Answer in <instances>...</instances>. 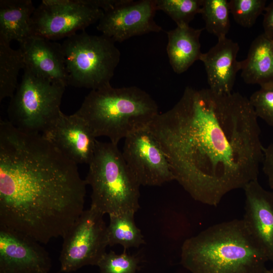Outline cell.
Wrapping results in <instances>:
<instances>
[{
  "mask_svg": "<svg viewBox=\"0 0 273 273\" xmlns=\"http://www.w3.org/2000/svg\"><path fill=\"white\" fill-rule=\"evenodd\" d=\"M271 46H272V51H273V39L272 40Z\"/></svg>",
  "mask_w": 273,
  "mask_h": 273,
  "instance_id": "cell-30",
  "label": "cell"
},
{
  "mask_svg": "<svg viewBox=\"0 0 273 273\" xmlns=\"http://www.w3.org/2000/svg\"><path fill=\"white\" fill-rule=\"evenodd\" d=\"M24 65L20 50H14L10 43L0 41V101L13 97L19 84L20 71Z\"/></svg>",
  "mask_w": 273,
  "mask_h": 273,
  "instance_id": "cell-21",
  "label": "cell"
},
{
  "mask_svg": "<svg viewBox=\"0 0 273 273\" xmlns=\"http://www.w3.org/2000/svg\"><path fill=\"white\" fill-rule=\"evenodd\" d=\"M229 2L227 0H203L201 14L205 28L218 39L226 37L231 27Z\"/></svg>",
  "mask_w": 273,
  "mask_h": 273,
  "instance_id": "cell-22",
  "label": "cell"
},
{
  "mask_svg": "<svg viewBox=\"0 0 273 273\" xmlns=\"http://www.w3.org/2000/svg\"><path fill=\"white\" fill-rule=\"evenodd\" d=\"M203 29L183 25L166 32V52L170 64L176 73L186 71L195 62L200 60L202 53L200 36Z\"/></svg>",
  "mask_w": 273,
  "mask_h": 273,
  "instance_id": "cell-17",
  "label": "cell"
},
{
  "mask_svg": "<svg viewBox=\"0 0 273 273\" xmlns=\"http://www.w3.org/2000/svg\"><path fill=\"white\" fill-rule=\"evenodd\" d=\"M33 239L0 227V273H48L51 258Z\"/></svg>",
  "mask_w": 273,
  "mask_h": 273,
  "instance_id": "cell-12",
  "label": "cell"
},
{
  "mask_svg": "<svg viewBox=\"0 0 273 273\" xmlns=\"http://www.w3.org/2000/svg\"><path fill=\"white\" fill-rule=\"evenodd\" d=\"M172 172L195 200L217 206L229 192L257 179L263 147L257 117L238 92L186 87L149 126Z\"/></svg>",
  "mask_w": 273,
  "mask_h": 273,
  "instance_id": "cell-1",
  "label": "cell"
},
{
  "mask_svg": "<svg viewBox=\"0 0 273 273\" xmlns=\"http://www.w3.org/2000/svg\"><path fill=\"white\" fill-rule=\"evenodd\" d=\"M239 46L226 37L218 38L216 44L200 58L205 66L209 88L220 94L232 93L241 61L237 60Z\"/></svg>",
  "mask_w": 273,
  "mask_h": 273,
  "instance_id": "cell-16",
  "label": "cell"
},
{
  "mask_svg": "<svg viewBox=\"0 0 273 273\" xmlns=\"http://www.w3.org/2000/svg\"><path fill=\"white\" fill-rule=\"evenodd\" d=\"M77 164L89 165L94 157L97 140L86 122L75 113H61L54 126L42 134Z\"/></svg>",
  "mask_w": 273,
  "mask_h": 273,
  "instance_id": "cell-13",
  "label": "cell"
},
{
  "mask_svg": "<svg viewBox=\"0 0 273 273\" xmlns=\"http://www.w3.org/2000/svg\"><path fill=\"white\" fill-rule=\"evenodd\" d=\"M139 263L136 255L128 254L125 250L121 254L110 251L103 255L97 266L100 273H136Z\"/></svg>",
  "mask_w": 273,
  "mask_h": 273,
  "instance_id": "cell-25",
  "label": "cell"
},
{
  "mask_svg": "<svg viewBox=\"0 0 273 273\" xmlns=\"http://www.w3.org/2000/svg\"><path fill=\"white\" fill-rule=\"evenodd\" d=\"M61 46L69 85L91 90L111 85L121 56L113 40L83 31L65 38Z\"/></svg>",
  "mask_w": 273,
  "mask_h": 273,
  "instance_id": "cell-6",
  "label": "cell"
},
{
  "mask_svg": "<svg viewBox=\"0 0 273 273\" xmlns=\"http://www.w3.org/2000/svg\"><path fill=\"white\" fill-rule=\"evenodd\" d=\"M88 165L84 180L92 190L90 207L104 215L135 213L140 208L141 185L117 145L97 141Z\"/></svg>",
  "mask_w": 273,
  "mask_h": 273,
  "instance_id": "cell-5",
  "label": "cell"
},
{
  "mask_svg": "<svg viewBox=\"0 0 273 273\" xmlns=\"http://www.w3.org/2000/svg\"><path fill=\"white\" fill-rule=\"evenodd\" d=\"M263 171L266 175L269 186L273 191V142L263 148Z\"/></svg>",
  "mask_w": 273,
  "mask_h": 273,
  "instance_id": "cell-27",
  "label": "cell"
},
{
  "mask_svg": "<svg viewBox=\"0 0 273 273\" xmlns=\"http://www.w3.org/2000/svg\"><path fill=\"white\" fill-rule=\"evenodd\" d=\"M264 12L262 23L263 33L273 39V1L266 6Z\"/></svg>",
  "mask_w": 273,
  "mask_h": 273,
  "instance_id": "cell-28",
  "label": "cell"
},
{
  "mask_svg": "<svg viewBox=\"0 0 273 273\" xmlns=\"http://www.w3.org/2000/svg\"><path fill=\"white\" fill-rule=\"evenodd\" d=\"M35 9L31 0L0 1V41L19 43L31 36V21Z\"/></svg>",
  "mask_w": 273,
  "mask_h": 273,
  "instance_id": "cell-18",
  "label": "cell"
},
{
  "mask_svg": "<svg viewBox=\"0 0 273 273\" xmlns=\"http://www.w3.org/2000/svg\"><path fill=\"white\" fill-rule=\"evenodd\" d=\"M121 152L141 186H161L175 180L166 154L148 127L126 137Z\"/></svg>",
  "mask_w": 273,
  "mask_h": 273,
  "instance_id": "cell-10",
  "label": "cell"
},
{
  "mask_svg": "<svg viewBox=\"0 0 273 273\" xmlns=\"http://www.w3.org/2000/svg\"><path fill=\"white\" fill-rule=\"evenodd\" d=\"M103 216L92 207L84 210L63 236L59 257L61 271L70 272L86 265L97 266L108 246Z\"/></svg>",
  "mask_w": 273,
  "mask_h": 273,
  "instance_id": "cell-9",
  "label": "cell"
},
{
  "mask_svg": "<svg viewBox=\"0 0 273 273\" xmlns=\"http://www.w3.org/2000/svg\"><path fill=\"white\" fill-rule=\"evenodd\" d=\"M267 261L243 219L211 226L181 247L180 262L192 273H265Z\"/></svg>",
  "mask_w": 273,
  "mask_h": 273,
  "instance_id": "cell-3",
  "label": "cell"
},
{
  "mask_svg": "<svg viewBox=\"0 0 273 273\" xmlns=\"http://www.w3.org/2000/svg\"><path fill=\"white\" fill-rule=\"evenodd\" d=\"M75 113L96 138L108 137L115 145L149 127L159 114L157 103L145 90L135 86L116 88L111 85L91 90Z\"/></svg>",
  "mask_w": 273,
  "mask_h": 273,
  "instance_id": "cell-4",
  "label": "cell"
},
{
  "mask_svg": "<svg viewBox=\"0 0 273 273\" xmlns=\"http://www.w3.org/2000/svg\"><path fill=\"white\" fill-rule=\"evenodd\" d=\"M272 39L263 33L252 42L247 58L241 61L245 83L261 87L273 82Z\"/></svg>",
  "mask_w": 273,
  "mask_h": 273,
  "instance_id": "cell-19",
  "label": "cell"
},
{
  "mask_svg": "<svg viewBox=\"0 0 273 273\" xmlns=\"http://www.w3.org/2000/svg\"><path fill=\"white\" fill-rule=\"evenodd\" d=\"M77 164L40 133L0 120V227L39 243L63 237L84 211Z\"/></svg>",
  "mask_w": 273,
  "mask_h": 273,
  "instance_id": "cell-2",
  "label": "cell"
},
{
  "mask_svg": "<svg viewBox=\"0 0 273 273\" xmlns=\"http://www.w3.org/2000/svg\"><path fill=\"white\" fill-rule=\"evenodd\" d=\"M229 2L230 13L240 26L251 27L257 18L264 11L265 0H231Z\"/></svg>",
  "mask_w": 273,
  "mask_h": 273,
  "instance_id": "cell-24",
  "label": "cell"
},
{
  "mask_svg": "<svg viewBox=\"0 0 273 273\" xmlns=\"http://www.w3.org/2000/svg\"><path fill=\"white\" fill-rule=\"evenodd\" d=\"M243 189L245 203L243 220L273 264V191L264 189L257 179L249 182Z\"/></svg>",
  "mask_w": 273,
  "mask_h": 273,
  "instance_id": "cell-14",
  "label": "cell"
},
{
  "mask_svg": "<svg viewBox=\"0 0 273 273\" xmlns=\"http://www.w3.org/2000/svg\"><path fill=\"white\" fill-rule=\"evenodd\" d=\"M19 44L24 67L53 82L69 85L61 43L31 35Z\"/></svg>",
  "mask_w": 273,
  "mask_h": 273,
  "instance_id": "cell-15",
  "label": "cell"
},
{
  "mask_svg": "<svg viewBox=\"0 0 273 273\" xmlns=\"http://www.w3.org/2000/svg\"><path fill=\"white\" fill-rule=\"evenodd\" d=\"M22 79L8 108V120L18 129L46 134L62 112L66 86L43 78L24 67Z\"/></svg>",
  "mask_w": 273,
  "mask_h": 273,
  "instance_id": "cell-7",
  "label": "cell"
},
{
  "mask_svg": "<svg viewBox=\"0 0 273 273\" xmlns=\"http://www.w3.org/2000/svg\"><path fill=\"white\" fill-rule=\"evenodd\" d=\"M249 100L257 117L273 127V82L261 86Z\"/></svg>",
  "mask_w": 273,
  "mask_h": 273,
  "instance_id": "cell-26",
  "label": "cell"
},
{
  "mask_svg": "<svg viewBox=\"0 0 273 273\" xmlns=\"http://www.w3.org/2000/svg\"><path fill=\"white\" fill-rule=\"evenodd\" d=\"M156 10L169 16L177 26L189 25L201 14L203 0H155Z\"/></svg>",
  "mask_w": 273,
  "mask_h": 273,
  "instance_id": "cell-23",
  "label": "cell"
},
{
  "mask_svg": "<svg viewBox=\"0 0 273 273\" xmlns=\"http://www.w3.org/2000/svg\"><path fill=\"white\" fill-rule=\"evenodd\" d=\"M132 212L109 215L110 222L106 230L107 245H121L124 250L138 248L145 243L141 230L136 226Z\"/></svg>",
  "mask_w": 273,
  "mask_h": 273,
  "instance_id": "cell-20",
  "label": "cell"
},
{
  "mask_svg": "<svg viewBox=\"0 0 273 273\" xmlns=\"http://www.w3.org/2000/svg\"><path fill=\"white\" fill-rule=\"evenodd\" d=\"M103 14L95 0H43L32 16L31 35L66 38L99 21Z\"/></svg>",
  "mask_w": 273,
  "mask_h": 273,
  "instance_id": "cell-8",
  "label": "cell"
},
{
  "mask_svg": "<svg viewBox=\"0 0 273 273\" xmlns=\"http://www.w3.org/2000/svg\"><path fill=\"white\" fill-rule=\"evenodd\" d=\"M155 0H117L104 11L97 29L114 42H121L131 37L162 31L154 18Z\"/></svg>",
  "mask_w": 273,
  "mask_h": 273,
  "instance_id": "cell-11",
  "label": "cell"
},
{
  "mask_svg": "<svg viewBox=\"0 0 273 273\" xmlns=\"http://www.w3.org/2000/svg\"><path fill=\"white\" fill-rule=\"evenodd\" d=\"M265 273H273V267L269 269H267Z\"/></svg>",
  "mask_w": 273,
  "mask_h": 273,
  "instance_id": "cell-29",
  "label": "cell"
}]
</instances>
